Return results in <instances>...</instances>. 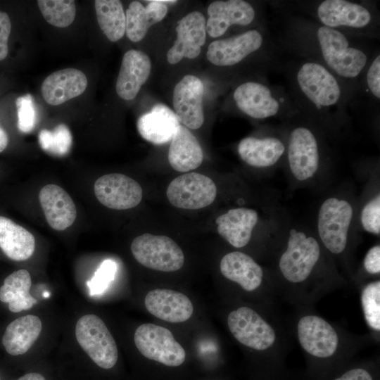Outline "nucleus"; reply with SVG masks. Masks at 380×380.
I'll return each instance as SVG.
<instances>
[{"instance_id": "nucleus-1", "label": "nucleus", "mask_w": 380, "mask_h": 380, "mask_svg": "<svg viewBox=\"0 0 380 380\" xmlns=\"http://www.w3.org/2000/svg\"><path fill=\"white\" fill-rule=\"evenodd\" d=\"M292 84L298 102L315 115H332L343 110L346 101L343 82L315 60L301 62Z\"/></svg>"}, {"instance_id": "nucleus-2", "label": "nucleus", "mask_w": 380, "mask_h": 380, "mask_svg": "<svg viewBox=\"0 0 380 380\" xmlns=\"http://www.w3.org/2000/svg\"><path fill=\"white\" fill-rule=\"evenodd\" d=\"M312 27L310 40L317 61L343 82L354 81L368 65L367 53L340 30L322 25Z\"/></svg>"}, {"instance_id": "nucleus-3", "label": "nucleus", "mask_w": 380, "mask_h": 380, "mask_svg": "<svg viewBox=\"0 0 380 380\" xmlns=\"http://www.w3.org/2000/svg\"><path fill=\"white\" fill-rule=\"evenodd\" d=\"M352 204L346 199L331 196L321 204L317 215V232L323 245L334 254L344 251L353 217Z\"/></svg>"}, {"instance_id": "nucleus-4", "label": "nucleus", "mask_w": 380, "mask_h": 380, "mask_svg": "<svg viewBox=\"0 0 380 380\" xmlns=\"http://www.w3.org/2000/svg\"><path fill=\"white\" fill-rule=\"evenodd\" d=\"M320 254V246L315 238L303 231L291 229L286 248L279 258V270L289 282H303L312 273Z\"/></svg>"}, {"instance_id": "nucleus-5", "label": "nucleus", "mask_w": 380, "mask_h": 380, "mask_svg": "<svg viewBox=\"0 0 380 380\" xmlns=\"http://www.w3.org/2000/svg\"><path fill=\"white\" fill-rule=\"evenodd\" d=\"M75 336L80 347L99 367L108 369L115 365L118 357L116 343L97 315L81 317L75 326Z\"/></svg>"}, {"instance_id": "nucleus-6", "label": "nucleus", "mask_w": 380, "mask_h": 380, "mask_svg": "<svg viewBox=\"0 0 380 380\" xmlns=\"http://www.w3.org/2000/svg\"><path fill=\"white\" fill-rule=\"evenodd\" d=\"M131 251L143 266L161 272H175L184 262V255L179 245L164 235L144 234L134 239Z\"/></svg>"}, {"instance_id": "nucleus-7", "label": "nucleus", "mask_w": 380, "mask_h": 380, "mask_svg": "<svg viewBox=\"0 0 380 380\" xmlns=\"http://www.w3.org/2000/svg\"><path fill=\"white\" fill-rule=\"evenodd\" d=\"M138 350L146 358L166 366L177 367L185 360L186 353L167 329L151 323L139 326L134 335Z\"/></svg>"}, {"instance_id": "nucleus-8", "label": "nucleus", "mask_w": 380, "mask_h": 380, "mask_svg": "<svg viewBox=\"0 0 380 380\" xmlns=\"http://www.w3.org/2000/svg\"><path fill=\"white\" fill-rule=\"evenodd\" d=\"M290 172L299 182L312 178L317 173L321 159L318 139L309 127L299 125L289 134L286 146Z\"/></svg>"}, {"instance_id": "nucleus-9", "label": "nucleus", "mask_w": 380, "mask_h": 380, "mask_svg": "<svg viewBox=\"0 0 380 380\" xmlns=\"http://www.w3.org/2000/svg\"><path fill=\"white\" fill-rule=\"evenodd\" d=\"M320 25L340 30L365 32L374 23V15L365 5L346 0H324L315 8Z\"/></svg>"}, {"instance_id": "nucleus-10", "label": "nucleus", "mask_w": 380, "mask_h": 380, "mask_svg": "<svg viewBox=\"0 0 380 380\" xmlns=\"http://www.w3.org/2000/svg\"><path fill=\"white\" fill-rule=\"evenodd\" d=\"M167 197L175 207L197 210L210 205L217 196V186L208 177L189 172L175 178L167 189Z\"/></svg>"}, {"instance_id": "nucleus-11", "label": "nucleus", "mask_w": 380, "mask_h": 380, "mask_svg": "<svg viewBox=\"0 0 380 380\" xmlns=\"http://www.w3.org/2000/svg\"><path fill=\"white\" fill-rule=\"evenodd\" d=\"M227 324L234 337L241 344L257 350H264L274 343L272 327L253 309L241 307L228 315Z\"/></svg>"}, {"instance_id": "nucleus-12", "label": "nucleus", "mask_w": 380, "mask_h": 380, "mask_svg": "<svg viewBox=\"0 0 380 380\" xmlns=\"http://www.w3.org/2000/svg\"><path fill=\"white\" fill-rule=\"evenodd\" d=\"M233 96L238 108L256 120L275 117L284 108L281 98L270 87L258 82L242 83L236 88Z\"/></svg>"}, {"instance_id": "nucleus-13", "label": "nucleus", "mask_w": 380, "mask_h": 380, "mask_svg": "<svg viewBox=\"0 0 380 380\" xmlns=\"http://www.w3.org/2000/svg\"><path fill=\"white\" fill-rule=\"evenodd\" d=\"M99 201L114 210H127L141 202L143 191L132 178L120 173H111L100 177L94 185Z\"/></svg>"}, {"instance_id": "nucleus-14", "label": "nucleus", "mask_w": 380, "mask_h": 380, "mask_svg": "<svg viewBox=\"0 0 380 380\" xmlns=\"http://www.w3.org/2000/svg\"><path fill=\"white\" fill-rule=\"evenodd\" d=\"M265 39L258 30H250L239 35L212 42L206 56L213 65L232 66L260 50Z\"/></svg>"}, {"instance_id": "nucleus-15", "label": "nucleus", "mask_w": 380, "mask_h": 380, "mask_svg": "<svg viewBox=\"0 0 380 380\" xmlns=\"http://www.w3.org/2000/svg\"><path fill=\"white\" fill-rule=\"evenodd\" d=\"M202 81L191 75H185L175 87L173 107L180 122L191 129L200 128L204 122Z\"/></svg>"}, {"instance_id": "nucleus-16", "label": "nucleus", "mask_w": 380, "mask_h": 380, "mask_svg": "<svg viewBox=\"0 0 380 380\" xmlns=\"http://www.w3.org/2000/svg\"><path fill=\"white\" fill-rule=\"evenodd\" d=\"M205 24L204 15L198 11L189 13L179 21L177 39L167 53L169 63L176 64L184 58L193 59L200 54L205 42Z\"/></svg>"}, {"instance_id": "nucleus-17", "label": "nucleus", "mask_w": 380, "mask_h": 380, "mask_svg": "<svg viewBox=\"0 0 380 380\" xmlns=\"http://www.w3.org/2000/svg\"><path fill=\"white\" fill-rule=\"evenodd\" d=\"M297 330L300 346L313 356L322 358L330 357L338 348L336 331L320 317H303L298 323Z\"/></svg>"}, {"instance_id": "nucleus-18", "label": "nucleus", "mask_w": 380, "mask_h": 380, "mask_svg": "<svg viewBox=\"0 0 380 380\" xmlns=\"http://www.w3.org/2000/svg\"><path fill=\"white\" fill-rule=\"evenodd\" d=\"M207 11L209 17L205 28L213 38L222 36L232 25H248L255 17L254 8L243 0L215 1Z\"/></svg>"}, {"instance_id": "nucleus-19", "label": "nucleus", "mask_w": 380, "mask_h": 380, "mask_svg": "<svg viewBox=\"0 0 380 380\" xmlns=\"http://www.w3.org/2000/svg\"><path fill=\"white\" fill-rule=\"evenodd\" d=\"M144 303L151 315L171 323L184 322L194 312L193 304L186 296L170 289L150 291L145 297Z\"/></svg>"}, {"instance_id": "nucleus-20", "label": "nucleus", "mask_w": 380, "mask_h": 380, "mask_svg": "<svg viewBox=\"0 0 380 380\" xmlns=\"http://www.w3.org/2000/svg\"><path fill=\"white\" fill-rule=\"evenodd\" d=\"M151 70L149 57L144 52L131 49L123 56L115 89L122 99L132 100L146 82Z\"/></svg>"}, {"instance_id": "nucleus-21", "label": "nucleus", "mask_w": 380, "mask_h": 380, "mask_svg": "<svg viewBox=\"0 0 380 380\" xmlns=\"http://www.w3.org/2000/svg\"><path fill=\"white\" fill-rule=\"evenodd\" d=\"M39 199L46 220L52 229L62 231L73 224L77 215L76 207L63 188L47 184L40 190Z\"/></svg>"}, {"instance_id": "nucleus-22", "label": "nucleus", "mask_w": 380, "mask_h": 380, "mask_svg": "<svg viewBox=\"0 0 380 380\" xmlns=\"http://www.w3.org/2000/svg\"><path fill=\"white\" fill-rule=\"evenodd\" d=\"M87 87V79L84 72L75 68H65L46 77L41 89L45 101L57 106L82 94Z\"/></svg>"}, {"instance_id": "nucleus-23", "label": "nucleus", "mask_w": 380, "mask_h": 380, "mask_svg": "<svg viewBox=\"0 0 380 380\" xmlns=\"http://www.w3.org/2000/svg\"><path fill=\"white\" fill-rule=\"evenodd\" d=\"M258 213L251 208H236L216 218L217 231L229 244L242 248L250 241L258 222Z\"/></svg>"}, {"instance_id": "nucleus-24", "label": "nucleus", "mask_w": 380, "mask_h": 380, "mask_svg": "<svg viewBox=\"0 0 380 380\" xmlns=\"http://www.w3.org/2000/svg\"><path fill=\"white\" fill-rule=\"evenodd\" d=\"M180 121L170 108L163 103L155 105L149 113L137 121V129L145 140L156 145L170 141L176 134Z\"/></svg>"}, {"instance_id": "nucleus-25", "label": "nucleus", "mask_w": 380, "mask_h": 380, "mask_svg": "<svg viewBox=\"0 0 380 380\" xmlns=\"http://www.w3.org/2000/svg\"><path fill=\"white\" fill-rule=\"evenodd\" d=\"M237 150L247 165L264 168L274 165L285 153L286 146L281 139L274 136L248 137L241 140Z\"/></svg>"}, {"instance_id": "nucleus-26", "label": "nucleus", "mask_w": 380, "mask_h": 380, "mask_svg": "<svg viewBox=\"0 0 380 380\" xmlns=\"http://www.w3.org/2000/svg\"><path fill=\"white\" fill-rule=\"evenodd\" d=\"M175 2L177 1H149L146 7L139 1L131 2L125 13L127 37L133 42L141 41L151 26L164 18L167 12L166 3Z\"/></svg>"}, {"instance_id": "nucleus-27", "label": "nucleus", "mask_w": 380, "mask_h": 380, "mask_svg": "<svg viewBox=\"0 0 380 380\" xmlns=\"http://www.w3.org/2000/svg\"><path fill=\"white\" fill-rule=\"evenodd\" d=\"M220 270L225 278L237 283L247 291L258 289L263 278L262 267L251 256L239 251L224 255Z\"/></svg>"}, {"instance_id": "nucleus-28", "label": "nucleus", "mask_w": 380, "mask_h": 380, "mask_svg": "<svg viewBox=\"0 0 380 380\" xmlns=\"http://www.w3.org/2000/svg\"><path fill=\"white\" fill-rule=\"evenodd\" d=\"M203 158V150L198 139L186 127L180 125L170 145V165L177 172H186L199 167Z\"/></svg>"}, {"instance_id": "nucleus-29", "label": "nucleus", "mask_w": 380, "mask_h": 380, "mask_svg": "<svg viewBox=\"0 0 380 380\" xmlns=\"http://www.w3.org/2000/svg\"><path fill=\"white\" fill-rule=\"evenodd\" d=\"M42 328L40 319L33 315L18 317L6 327L2 344L11 355L25 353L38 338Z\"/></svg>"}, {"instance_id": "nucleus-30", "label": "nucleus", "mask_w": 380, "mask_h": 380, "mask_svg": "<svg viewBox=\"0 0 380 380\" xmlns=\"http://www.w3.org/2000/svg\"><path fill=\"white\" fill-rule=\"evenodd\" d=\"M0 248L13 260H26L34 251L35 239L24 227L0 216Z\"/></svg>"}, {"instance_id": "nucleus-31", "label": "nucleus", "mask_w": 380, "mask_h": 380, "mask_svg": "<svg viewBox=\"0 0 380 380\" xmlns=\"http://www.w3.org/2000/svg\"><path fill=\"white\" fill-rule=\"evenodd\" d=\"M31 276L25 269L9 274L0 287V300L8 304L12 312H19L31 308L37 300L30 293Z\"/></svg>"}, {"instance_id": "nucleus-32", "label": "nucleus", "mask_w": 380, "mask_h": 380, "mask_svg": "<svg viewBox=\"0 0 380 380\" xmlns=\"http://www.w3.org/2000/svg\"><path fill=\"white\" fill-rule=\"evenodd\" d=\"M94 6L99 25L106 37L115 42L125 33V13L120 1L96 0Z\"/></svg>"}, {"instance_id": "nucleus-33", "label": "nucleus", "mask_w": 380, "mask_h": 380, "mask_svg": "<svg viewBox=\"0 0 380 380\" xmlns=\"http://www.w3.org/2000/svg\"><path fill=\"white\" fill-rule=\"evenodd\" d=\"M37 5L44 19L55 27H66L75 20L76 15L75 1L38 0Z\"/></svg>"}, {"instance_id": "nucleus-34", "label": "nucleus", "mask_w": 380, "mask_h": 380, "mask_svg": "<svg viewBox=\"0 0 380 380\" xmlns=\"http://www.w3.org/2000/svg\"><path fill=\"white\" fill-rule=\"evenodd\" d=\"M41 148L53 155L65 156L70 150L72 135L64 124L57 125L53 131L42 129L39 134Z\"/></svg>"}, {"instance_id": "nucleus-35", "label": "nucleus", "mask_w": 380, "mask_h": 380, "mask_svg": "<svg viewBox=\"0 0 380 380\" xmlns=\"http://www.w3.org/2000/svg\"><path fill=\"white\" fill-rule=\"evenodd\" d=\"M361 303L367 324L372 329L380 330V281L366 285L361 294Z\"/></svg>"}, {"instance_id": "nucleus-36", "label": "nucleus", "mask_w": 380, "mask_h": 380, "mask_svg": "<svg viewBox=\"0 0 380 380\" xmlns=\"http://www.w3.org/2000/svg\"><path fill=\"white\" fill-rule=\"evenodd\" d=\"M117 270V264L110 259L103 260L87 282L91 296L103 293L113 281Z\"/></svg>"}, {"instance_id": "nucleus-37", "label": "nucleus", "mask_w": 380, "mask_h": 380, "mask_svg": "<svg viewBox=\"0 0 380 380\" xmlns=\"http://www.w3.org/2000/svg\"><path fill=\"white\" fill-rule=\"evenodd\" d=\"M18 110V127L23 133L31 132L37 120L36 109L32 96L27 94L16 99Z\"/></svg>"}, {"instance_id": "nucleus-38", "label": "nucleus", "mask_w": 380, "mask_h": 380, "mask_svg": "<svg viewBox=\"0 0 380 380\" xmlns=\"http://www.w3.org/2000/svg\"><path fill=\"white\" fill-rule=\"evenodd\" d=\"M360 222L365 231L374 235L380 234V196L376 194L363 206Z\"/></svg>"}, {"instance_id": "nucleus-39", "label": "nucleus", "mask_w": 380, "mask_h": 380, "mask_svg": "<svg viewBox=\"0 0 380 380\" xmlns=\"http://www.w3.org/2000/svg\"><path fill=\"white\" fill-rule=\"evenodd\" d=\"M365 82L368 91L376 99H380V55L367 65Z\"/></svg>"}, {"instance_id": "nucleus-40", "label": "nucleus", "mask_w": 380, "mask_h": 380, "mask_svg": "<svg viewBox=\"0 0 380 380\" xmlns=\"http://www.w3.org/2000/svg\"><path fill=\"white\" fill-rule=\"evenodd\" d=\"M11 30V23L8 15L0 11V61L8 55V42Z\"/></svg>"}, {"instance_id": "nucleus-41", "label": "nucleus", "mask_w": 380, "mask_h": 380, "mask_svg": "<svg viewBox=\"0 0 380 380\" xmlns=\"http://www.w3.org/2000/svg\"><path fill=\"white\" fill-rule=\"evenodd\" d=\"M364 267L371 274L380 272V246L376 245L372 247L366 253L364 259Z\"/></svg>"}, {"instance_id": "nucleus-42", "label": "nucleus", "mask_w": 380, "mask_h": 380, "mask_svg": "<svg viewBox=\"0 0 380 380\" xmlns=\"http://www.w3.org/2000/svg\"><path fill=\"white\" fill-rule=\"evenodd\" d=\"M335 380H373L369 373L363 369H353L346 372Z\"/></svg>"}, {"instance_id": "nucleus-43", "label": "nucleus", "mask_w": 380, "mask_h": 380, "mask_svg": "<svg viewBox=\"0 0 380 380\" xmlns=\"http://www.w3.org/2000/svg\"><path fill=\"white\" fill-rule=\"evenodd\" d=\"M8 143V137L5 130L0 126V152L3 151Z\"/></svg>"}, {"instance_id": "nucleus-44", "label": "nucleus", "mask_w": 380, "mask_h": 380, "mask_svg": "<svg viewBox=\"0 0 380 380\" xmlns=\"http://www.w3.org/2000/svg\"><path fill=\"white\" fill-rule=\"evenodd\" d=\"M17 380H46L44 376L37 372L26 374Z\"/></svg>"}, {"instance_id": "nucleus-45", "label": "nucleus", "mask_w": 380, "mask_h": 380, "mask_svg": "<svg viewBox=\"0 0 380 380\" xmlns=\"http://www.w3.org/2000/svg\"><path fill=\"white\" fill-rule=\"evenodd\" d=\"M49 295L50 293L47 291L44 292V294H43V296L46 298H49Z\"/></svg>"}, {"instance_id": "nucleus-46", "label": "nucleus", "mask_w": 380, "mask_h": 380, "mask_svg": "<svg viewBox=\"0 0 380 380\" xmlns=\"http://www.w3.org/2000/svg\"><path fill=\"white\" fill-rule=\"evenodd\" d=\"M0 380H1V378H0Z\"/></svg>"}]
</instances>
